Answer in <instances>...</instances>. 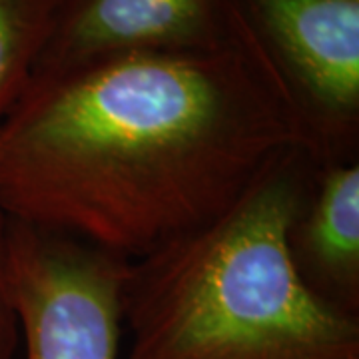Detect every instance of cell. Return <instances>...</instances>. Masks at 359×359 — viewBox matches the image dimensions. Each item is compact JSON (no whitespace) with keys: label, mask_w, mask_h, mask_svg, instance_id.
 I'll return each mask as SVG.
<instances>
[{"label":"cell","mask_w":359,"mask_h":359,"mask_svg":"<svg viewBox=\"0 0 359 359\" xmlns=\"http://www.w3.org/2000/svg\"><path fill=\"white\" fill-rule=\"evenodd\" d=\"M295 146L299 116L250 26L28 82L0 126V212L136 262L204 228Z\"/></svg>","instance_id":"obj_1"},{"label":"cell","mask_w":359,"mask_h":359,"mask_svg":"<svg viewBox=\"0 0 359 359\" xmlns=\"http://www.w3.org/2000/svg\"><path fill=\"white\" fill-rule=\"evenodd\" d=\"M318 160L285 150L222 216L130 262L122 359H359V320L309 294L285 250Z\"/></svg>","instance_id":"obj_2"},{"label":"cell","mask_w":359,"mask_h":359,"mask_svg":"<svg viewBox=\"0 0 359 359\" xmlns=\"http://www.w3.org/2000/svg\"><path fill=\"white\" fill-rule=\"evenodd\" d=\"M6 238L25 359H122L128 259L11 218Z\"/></svg>","instance_id":"obj_3"},{"label":"cell","mask_w":359,"mask_h":359,"mask_svg":"<svg viewBox=\"0 0 359 359\" xmlns=\"http://www.w3.org/2000/svg\"><path fill=\"white\" fill-rule=\"evenodd\" d=\"M320 160L359 156V0H233Z\"/></svg>","instance_id":"obj_4"},{"label":"cell","mask_w":359,"mask_h":359,"mask_svg":"<svg viewBox=\"0 0 359 359\" xmlns=\"http://www.w3.org/2000/svg\"><path fill=\"white\" fill-rule=\"evenodd\" d=\"M242 28L233 0H58L28 82L124 54L216 48Z\"/></svg>","instance_id":"obj_5"},{"label":"cell","mask_w":359,"mask_h":359,"mask_svg":"<svg viewBox=\"0 0 359 359\" xmlns=\"http://www.w3.org/2000/svg\"><path fill=\"white\" fill-rule=\"evenodd\" d=\"M285 250L309 294L359 320V156L316 162L285 228Z\"/></svg>","instance_id":"obj_6"},{"label":"cell","mask_w":359,"mask_h":359,"mask_svg":"<svg viewBox=\"0 0 359 359\" xmlns=\"http://www.w3.org/2000/svg\"><path fill=\"white\" fill-rule=\"evenodd\" d=\"M58 0H0V126L30 80Z\"/></svg>","instance_id":"obj_7"},{"label":"cell","mask_w":359,"mask_h":359,"mask_svg":"<svg viewBox=\"0 0 359 359\" xmlns=\"http://www.w3.org/2000/svg\"><path fill=\"white\" fill-rule=\"evenodd\" d=\"M6 228L8 218L0 212V359H13L14 351L20 344V327L11 285Z\"/></svg>","instance_id":"obj_8"}]
</instances>
